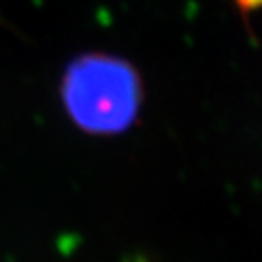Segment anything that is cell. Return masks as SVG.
Instances as JSON below:
<instances>
[{
    "instance_id": "obj_2",
    "label": "cell",
    "mask_w": 262,
    "mask_h": 262,
    "mask_svg": "<svg viewBox=\"0 0 262 262\" xmlns=\"http://www.w3.org/2000/svg\"><path fill=\"white\" fill-rule=\"evenodd\" d=\"M237 4L243 8V12H247V10H253V8L262 6V0H237Z\"/></svg>"
},
{
    "instance_id": "obj_1",
    "label": "cell",
    "mask_w": 262,
    "mask_h": 262,
    "mask_svg": "<svg viewBox=\"0 0 262 262\" xmlns=\"http://www.w3.org/2000/svg\"><path fill=\"white\" fill-rule=\"evenodd\" d=\"M136 68L107 53H85L66 66L60 97L74 124L90 134H119L136 121L142 107Z\"/></svg>"
}]
</instances>
